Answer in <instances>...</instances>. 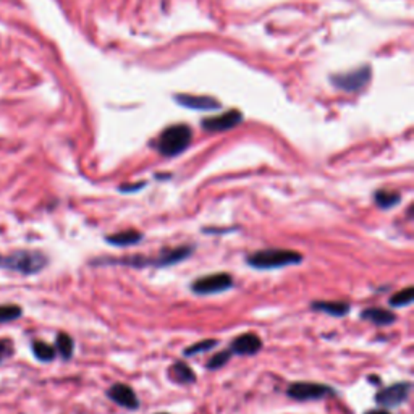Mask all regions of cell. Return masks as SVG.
Listing matches in <instances>:
<instances>
[{"label": "cell", "instance_id": "4316f807", "mask_svg": "<svg viewBox=\"0 0 414 414\" xmlns=\"http://www.w3.org/2000/svg\"><path fill=\"white\" fill-rule=\"evenodd\" d=\"M159 414H167V413H159Z\"/></svg>", "mask_w": 414, "mask_h": 414}, {"label": "cell", "instance_id": "d4e9b609", "mask_svg": "<svg viewBox=\"0 0 414 414\" xmlns=\"http://www.w3.org/2000/svg\"><path fill=\"white\" fill-rule=\"evenodd\" d=\"M146 186V183H136V185H122L118 188L120 191L122 192H133V191H138V190H141V188H144Z\"/></svg>", "mask_w": 414, "mask_h": 414}, {"label": "cell", "instance_id": "603a6c76", "mask_svg": "<svg viewBox=\"0 0 414 414\" xmlns=\"http://www.w3.org/2000/svg\"><path fill=\"white\" fill-rule=\"evenodd\" d=\"M230 358H232V351L225 350V351H222V353H217L215 356H213V358H210L209 361H207L206 368L210 369V370L220 369V368H224V366L228 363Z\"/></svg>", "mask_w": 414, "mask_h": 414}, {"label": "cell", "instance_id": "e0dca14e", "mask_svg": "<svg viewBox=\"0 0 414 414\" xmlns=\"http://www.w3.org/2000/svg\"><path fill=\"white\" fill-rule=\"evenodd\" d=\"M374 201L380 209H392V207L398 206L399 201H402V195L397 191H388V190H379L374 192Z\"/></svg>", "mask_w": 414, "mask_h": 414}, {"label": "cell", "instance_id": "9a60e30c", "mask_svg": "<svg viewBox=\"0 0 414 414\" xmlns=\"http://www.w3.org/2000/svg\"><path fill=\"white\" fill-rule=\"evenodd\" d=\"M177 100L181 105L197 110H213L219 109L220 104L213 98H199V96H177Z\"/></svg>", "mask_w": 414, "mask_h": 414}, {"label": "cell", "instance_id": "52a82bcc", "mask_svg": "<svg viewBox=\"0 0 414 414\" xmlns=\"http://www.w3.org/2000/svg\"><path fill=\"white\" fill-rule=\"evenodd\" d=\"M370 81V69L369 66H361V69L354 71H348V73L332 76V83H334L339 89H343L346 93H358V91L364 89Z\"/></svg>", "mask_w": 414, "mask_h": 414}, {"label": "cell", "instance_id": "2e32d148", "mask_svg": "<svg viewBox=\"0 0 414 414\" xmlns=\"http://www.w3.org/2000/svg\"><path fill=\"white\" fill-rule=\"evenodd\" d=\"M168 377H170L175 384H192L196 382V374L192 372L190 366L183 361H178L168 369Z\"/></svg>", "mask_w": 414, "mask_h": 414}, {"label": "cell", "instance_id": "ba28073f", "mask_svg": "<svg viewBox=\"0 0 414 414\" xmlns=\"http://www.w3.org/2000/svg\"><path fill=\"white\" fill-rule=\"evenodd\" d=\"M109 399H112L114 403H117L118 406H123L127 409H138L139 408V399L134 393L132 387L125 384H114L112 387L107 390Z\"/></svg>", "mask_w": 414, "mask_h": 414}, {"label": "cell", "instance_id": "cb8c5ba5", "mask_svg": "<svg viewBox=\"0 0 414 414\" xmlns=\"http://www.w3.org/2000/svg\"><path fill=\"white\" fill-rule=\"evenodd\" d=\"M13 351V346L8 340H0V361H2L6 356H10Z\"/></svg>", "mask_w": 414, "mask_h": 414}, {"label": "cell", "instance_id": "7402d4cb", "mask_svg": "<svg viewBox=\"0 0 414 414\" xmlns=\"http://www.w3.org/2000/svg\"><path fill=\"white\" fill-rule=\"evenodd\" d=\"M219 341L217 340H202V341H197V343L188 346L185 350V356H196L199 353H204V351H209L213 350L214 346H217Z\"/></svg>", "mask_w": 414, "mask_h": 414}, {"label": "cell", "instance_id": "6da1fadb", "mask_svg": "<svg viewBox=\"0 0 414 414\" xmlns=\"http://www.w3.org/2000/svg\"><path fill=\"white\" fill-rule=\"evenodd\" d=\"M249 267L258 271H272L303 262V254L293 249H262L246 258Z\"/></svg>", "mask_w": 414, "mask_h": 414}, {"label": "cell", "instance_id": "9c48e42d", "mask_svg": "<svg viewBox=\"0 0 414 414\" xmlns=\"http://www.w3.org/2000/svg\"><path fill=\"white\" fill-rule=\"evenodd\" d=\"M243 115L238 110H230V112L220 115V117H213L207 118L202 122V128L207 129V132H228L237 127V125L242 123Z\"/></svg>", "mask_w": 414, "mask_h": 414}, {"label": "cell", "instance_id": "277c9868", "mask_svg": "<svg viewBox=\"0 0 414 414\" xmlns=\"http://www.w3.org/2000/svg\"><path fill=\"white\" fill-rule=\"evenodd\" d=\"M233 287V278L227 272L210 273V276L199 277L197 280L191 283V291L195 295H217L224 293Z\"/></svg>", "mask_w": 414, "mask_h": 414}, {"label": "cell", "instance_id": "30bf717a", "mask_svg": "<svg viewBox=\"0 0 414 414\" xmlns=\"http://www.w3.org/2000/svg\"><path fill=\"white\" fill-rule=\"evenodd\" d=\"M262 348V341L258 335L254 334H243L237 336L230 345V351L232 354H238V356H253L261 351Z\"/></svg>", "mask_w": 414, "mask_h": 414}, {"label": "cell", "instance_id": "d6986e66", "mask_svg": "<svg viewBox=\"0 0 414 414\" xmlns=\"http://www.w3.org/2000/svg\"><path fill=\"white\" fill-rule=\"evenodd\" d=\"M33 353H35L36 359L42 361V363H51V361L55 359L57 351H55L54 346L46 343V341L36 340L35 343H33Z\"/></svg>", "mask_w": 414, "mask_h": 414}, {"label": "cell", "instance_id": "5bb4252c", "mask_svg": "<svg viewBox=\"0 0 414 414\" xmlns=\"http://www.w3.org/2000/svg\"><path fill=\"white\" fill-rule=\"evenodd\" d=\"M311 307L332 317H345L350 312V305L343 301H314L311 303Z\"/></svg>", "mask_w": 414, "mask_h": 414}, {"label": "cell", "instance_id": "44dd1931", "mask_svg": "<svg viewBox=\"0 0 414 414\" xmlns=\"http://www.w3.org/2000/svg\"><path fill=\"white\" fill-rule=\"evenodd\" d=\"M23 309L17 305H2L0 306V324L2 322H12L20 319Z\"/></svg>", "mask_w": 414, "mask_h": 414}, {"label": "cell", "instance_id": "5b68a950", "mask_svg": "<svg viewBox=\"0 0 414 414\" xmlns=\"http://www.w3.org/2000/svg\"><path fill=\"white\" fill-rule=\"evenodd\" d=\"M287 395L298 402H316V399L334 397L335 390L329 385L316 382H293L288 385Z\"/></svg>", "mask_w": 414, "mask_h": 414}, {"label": "cell", "instance_id": "3957f363", "mask_svg": "<svg viewBox=\"0 0 414 414\" xmlns=\"http://www.w3.org/2000/svg\"><path fill=\"white\" fill-rule=\"evenodd\" d=\"M6 267L10 269L13 272L23 273V276H35L44 271L47 264H49V258L41 251H15L8 256L6 261Z\"/></svg>", "mask_w": 414, "mask_h": 414}, {"label": "cell", "instance_id": "484cf974", "mask_svg": "<svg viewBox=\"0 0 414 414\" xmlns=\"http://www.w3.org/2000/svg\"><path fill=\"white\" fill-rule=\"evenodd\" d=\"M364 414H392L388 411V409H369V411H366Z\"/></svg>", "mask_w": 414, "mask_h": 414}, {"label": "cell", "instance_id": "8fae6325", "mask_svg": "<svg viewBox=\"0 0 414 414\" xmlns=\"http://www.w3.org/2000/svg\"><path fill=\"white\" fill-rule=\"evenodd\" d=\"M192 248L191 246H180L175 249H165V251L159 253L157 258H154V267H168L173 264H178L185 261L191 256Z\"/></svg>", "mask_w": 414, "mask_h": 414}, {"label": "cell", "instance_id": "7c38bea8", "mask_svg": "<svg viewBox=\"0 0 414 414\" xmlns=\"http://www.w3.org/2000/svg\"><path fill=\"white\" fill-rule=\"evenodd\" d=\"M361 319L372 322L375 325H392L397 322V316L392 311L382 309V307H368L361 312Z\"/></svg>", "mask_w": 414, "mask_h": 414}, {"label": "cell", "instance_id": "8992f818", "mask_svg": "<svg viewBox=\"0 0 414 414\" xmlns=\"http://www.w3.org/2000/svg\"><path fill=\"white\" fill-rule=\"evenodd\" d=\"M411 382H397L390 387H385L375 395V403L385 409H393L399 404L406 403L411 393Z\"/></svg>", "mask_w": 414, "mask_h": 414}, {"label": "cell", "instance_id": "ac0fdd59", "mask_svg": "<svg viewBox=\"0 0 414 414\" xmlns=\"http://www.w3.org/2000/svg\"><path fill=\"white\" fill-rule=\"evenodd\" d=\"M55 351H59V354L64 359H70L71 356H73V351H75L73 339H71L69 334H65V332H60V334L57 335V340H55Z\"/></svg>", "mask_w": 414, "mask_h": 414}, {"label": "cell", "instance_id": "ffe728a7", "mask_svg": "<svg viewBox=\"0 0 414 414\" xmlns=\"http://www.w3.org/2000/svg\"><path fill=\"white\" fill-rule=\"evenodd\" d=\"M413 300H414V288L408 287L402 291L395 293V295L388 300V305L393 307H404V306L411 305Z\"/></svg>", "mask_w": 414, "mask_h": 414}, {"label": "cell", "instance_id": "4fadbf2b", "mask_svg": "<svg viewBox=\"0 0 414 414\" xmlns=\"http://www.w3.org/2000/svg\"><path fill=\"white\" fill-rule=\"evenodd\" d=\"M143 240V235L138 232V230H123V232L114 233V235H107L105 237V242L112 246H118V248H127V246H133V244H138Z\"/></svg>", "mask_w": 414, "mask_h": 414}, {"label": "cell", "instance_id": "7a4b0ae2", "mask_svg": "<svg viewBox=\"0 0 414 414\" xmlns=\"http://www.w3.org/2000/svg\"><path fill=\"white\" fill-rule=\"evenodd\" d=\"M191 128L186 125H173L163 129L156 143V149L162 156L175 157L181 154L191 143Z\"/></svg>", "mask_w": 414, "mask_h": 414}]
</instances>
